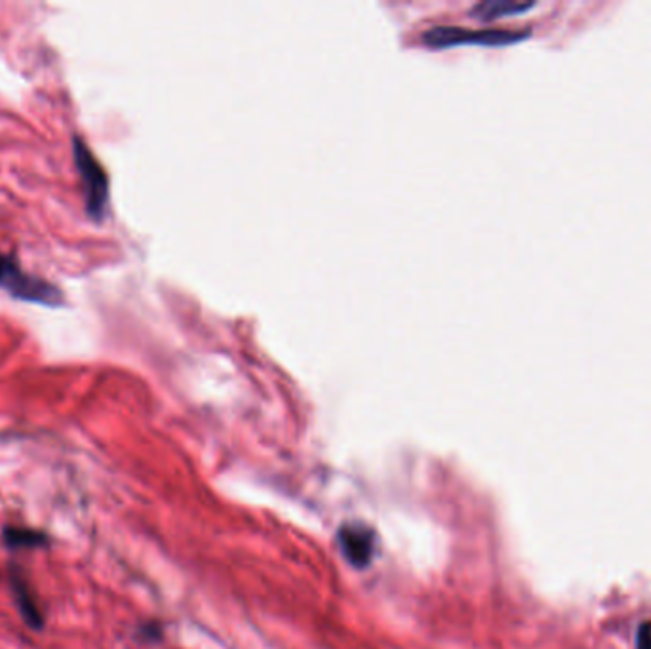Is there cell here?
<instances>
[{
  "mask_svg": "<svg viewBox=\"0 0 651 649\" xmlns=\"http://www.w3.org/2000/svg\"><path fill=\"white\" fill-rule=\"evenodd\" d=\"M0 290L6 294L44 307H61L65 297L56 284L23 271L14 254H0Z\"/></svg>",
  "mask_w": 651,
  "mask_h": 649,
  "instance_id": "1",
  "label": "cell"
},
{
  "mask_svg": "<svg viewBox=\"0 0 651 649\" xmlns=\"http://www.w3.org/2000/svg\"><path fill=\"white\" fill-rule=\"evenodd\" d=\"M2 543L10 551H27V549H42L48 545V535L44 531L31 528L8 526L2 530Z\"/></svg>",
  "mask_w": 651,
  "mask_h": 649,
  "instance_id": "6",
  "label": "cell"
},
{
  "mask_svg": "<svg viewBox=\"0 0 651 649\" xmlns=\"http://www.w3.org/2000/svg\"><path fill=\"white\" fill-rule=\"evenodd\" d=\"M636 649H651V625L644 623L636 634Z\"/></svg>",
  "mask_w": 651,
  "mask_h": 649,
  "instance_id": "8",
  "label": "cell"
},
{
  "mask_svg": "<svg viewBox=\"0 0 651 649\" xmlns=\"http://www.w3.org/2000/svg\"><path fill=\"white\" fill-rule=\"evenodd\" d=\"M8 575H10L12 596L16 600V606H18V611H20L25 625L29 629L37 630V632L44 629V613H42L39 604H37V598L33 594V589H31L25 573H23L20 566L10 564Z\"/></svg>",
  "mask_w": 651,
  "mask_h": 649,
  "instance_id": "5",
  "label": "cell"
},
{
  "mask_svg": "<svg viewBox=\"0 0 651 649\" xmlns=\"http://www.w3.org/2000/svg\"><path fill=\"white\" fill-rule=\"evenodd\" d=\"M139 636L145 638V640H149V642L158 640L160 638V627H158L157 623H147V625H143L139 629Z\"/></svg>",
  "mask_w": 651,
  "mask_h": 649,
  "instance_id": "9",
  "label": "cell"
},
{
  "mask_svg": "<svg viewBox=\"0 0 651 649\" xmlns=\"http://www.w3.org/2000/svg\"><path fill=\"white\" fill-rule=\"evenodd\" d=\"M530 6H532V2H522V0H484L480 4H474L471 12L480 20H494L501 16L524 12Z\"/></svg>",
  "mask_w": 651,
  "mask_h": 649,
  "instance_id": "7",
  "label": "cell"
},
{
  "mask_svg": "<svg viewBox=\"0 0 651 649\" xmlns=\"http://www.w3.org/2000/svg\"><path fill=\"white\" fill-rule=\"evenodd\" d=\"M73 158L79 170L86 212L101 221L109 208V176L84 139L73 136Z\"/></svg>",
  "mask_w": 651,
  "mask_h": 649,
  "instance_id": "2",
  "label": "cell"
},
{
  "mask_svg": "<svg viewBox=\"0 0 651 649\" xmlns=\"http://www.w3.org/2000/svg\"><path fill=\"white\" fill-rule=\"evenodd\" d=\"M528 33L518 31V29H465V27H455V25H436L427 29L421 40L427 48L442 50V48H454L461 44H509L516 40L524 39Z\"/></svg>",
  "mask_w": 651,
  "mask_h": 649,
  "instance_id": "3",
  "label": "cell"
},
{
  "mask_svg": "<svg viewBox=\"0 0 651 649\" xmlns=\"http://www.w3.org/2000/svg\"><path fill=\"white\" fill-rule=\"evenodd\" d=\"M339 547L355 568H368L374 556V531L364 524H345L339 530Z\"/></svg>",
  "mask_w": 651,
  "mask_h": 649,
  "instance_id": "4",
  "label": "cell"
}]
</instances>
